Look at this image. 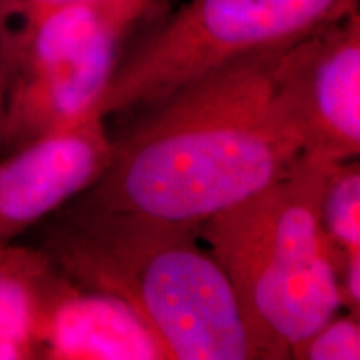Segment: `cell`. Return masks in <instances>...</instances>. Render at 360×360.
I'll return each instance as SVG.
<instances>
[{
    "label": "cell",
    "mask_w": 360,
    "mask_h": 360,
    "mask_svg": "<svg viewBox=\"0 0 360 360\" xmlns=\"http://www.w3.org/2000/svg\"><path fill=\"white\" fill-rule=\"evenodd\" d=\"M290 359L300 360H359V315L337 314L309 337L290 349Z\"/></svg>",
    "instance_id": "11"
},
{
    "label": "cell",
    "mask_w": 360,
    "mask_h": 360,
    "mask_svg": "<svg viewBox=\"0 0 360 360\" xmlns=\"http://www.w3.org/2000/svg\"><path fill=\"white\" fill-rule=\"evenodd\" d=\"M112 11L119 13L127 24L132 27L143 13L150 11L159 0H105Z\"/></svg>",
    "instance_id": "13"
},
{
    "label": "cell",
    "mask_w": 360,
    "mask_h": 360,
    "mask_svg": "<svg viewBox=\"0 0 360 360\" xmlns=\"http://www.w3.org/2000/svg\"><path fill=\"white\" fill-rule=\"evenodd\" d=\"M37 350L44 359H162L134 314L60 270L45 302Z\"/></svg>",
    "instance_id": "8"
},
{
    "label": "cell",
    "mask_w": 360,
    "mask_h": 360,
    "mask_svg": "<svg viewBox=\"0 0 360 360\" xmlns=\"http://www.w3.org/2000/svg\"><path fill=\"white\" fill-rule=\"evenodd\" d=\"M278 110L302 155L342 164L360 154V11L281 52L272 74Z\"/></svg>",
    "instance_id": "6"
},
{
    "label": "cell",
    "mask_w": 360,
    "mask_h": 360,
    "mask_svg": "<svg viewBox=\"0 0 360 360\" xmlns=\"http://www.w3.org/2000/svg\"><path fill=\"white\" fill-rule=\"evenodd\" d=\"M334 165L300 155L272 186L199 229L232 283L262 359H290L295 344L344 309V257L321 214Z\"/></svg>",
    "instance_id": "3"
},
{
    "label": "cell",
    "mask_w": 360,
    "mask_h": 360,
    "mask_svg": "<svg viewBox=\"0 0 360 360\" xmlns=\"http://www.w3.org/2000/svg\"><path fill=\"white\" fill-rule=\"evenodd\" d=\"M357 7L359 0H191L120 56L98 114L147 109L225 65L283 51Z\"/></svg>",
    "instance_id": "4"
},
{
    "label": "cell",
    "mask_w": 360,
    "mask_h": 360,
    "mask_svg": "<svg viewBox=\"0 0 360 360\" xmlns=\"http://www.w3.org/2000/svg\"><path fill=\"white\" fill-rule=\"evenodd\" d=\"M57 272L44 250L0 244V359L39 357L40 319Z\"/></svg>",
    "instance_id": "9"
},
{
    "label": "cell",
    "mask_w": 360,
    "mask_h": 360,
    "mask_svg": "<svg viewBox=\"0 0 360 360\" xmlns=\"http://www.w3.org/2000/svg\"><path fill=\"white\" fill-rule=\"evenodd\" d=\"M103 120L92 112L0 154V244L52 217L96 184L112 154Z\"/></svg>",
    "instance_id": "7"
},
{
    "label": "cell",
    "mask_w": 360,
    "mask_h": 360,
    "mask_svg": "<svg viewBox=\"0 0 360 360\" xmlns=\"http://www.w3.org/2000/svg\"><path fill=\"white\" fill-rule=\"evenodd\" d=\"M4 107H6V69H4L2 56H0V124H2Z\"/></svg>",
    "instance_id": "14"
},
{
    "label": "cell",
    "mask_w": 360,
    "mask_h": 360,
    "mask_svg": "<svg viewBox=\"0 0 360 360\" xmlns=\"http://www.w3.org/2000/svg\"><path fill=\"white\" fill-rule=\"evenodd\" d=\"M129 29L105 0H84L0 32L6 69L0 154L98 112Z\"/></svg>",
    "instance_id": "5"
},
{
    "label": "cell",
    "mask_w": 360,
    "mask_h": 360,
    "mask_svg": "<svg viewBox=\"0 0 360 360\" xmlns=\"http://www.w3.org/2000/svg\"><path fill=\"white\" fill-rule=\"evenodd\" d=\"M281 52L233 62L142 109L79 202L200 229L272 186L302 155L274 101Z\"/></svg>",
    "instance_id": "1"
},
{
    "label": "cell",
    "mask_w": 360,
    "mask_h": 360,
    "mask_svg": "<svg viewBox=\"0 0 360 360\" xmlns=\"http://www.w3.org/2000/svg\"><path fill=\"white\" fill-rule=\"evenodd\" d=\"M44 252L82 289L135 315L169 360L262 359L199 229L77 202L52 215Z\"/></svg>",
    "instance_id": "2"
},
{
    "label": "cell",
    "mask_w": 360,
    "mask_h": 360,
    "mask_svg": "<svg viewBox=\"0 0 360 360\" xmlns=\"http://www.w3.org/2000/svg\"><path fill=\"white\" fill-rule=\"evenodd\" d=\"M84 0H0V30L35 19L53 8Z\"/></svg>",
    "instance_id": "12"
},
{
    "label": "cell",
    "mask_w": 360,
    "mask_h": 360,
    "mask_svg": "<svg viewBox=\"0 0 360 360\" xmlns=\"http://www.w3.org/2000/svg\"><path fill=\"white\" fill-rule=\"evenodd\" d=\"M327 237L342 257L360 255V169L359 162H342L328 172L321 204Z\"/></svg>",
    "instance_id": "10"
}]
</instances>
